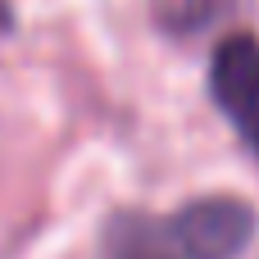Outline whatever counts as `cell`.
Masks as SVG:
<instances>
[{
  "label": "cell",
  "mask_w": 259,
  "mask_h": 259,
  "mask_svg": "<svg viewBox=\"0 0 259 259\" xmlns=\"http://www.w3.org/2000/svg\"><path fill=\"white\" fill-rule=\"evenodd\" d=\"M241 0H159L155 14H159V27L173 32V36H196L205 32L209 23L228 18Z\"/></svg>",
  "instance_id": "cell-3"
},
{
  "label": "cell",
  "mask_w": 259,
  "mask_h": 259,
  "mask_svg": "<svg viewBox=\"0 0 259 259\" xmlns=\"http://www.w3.org/2000/svg\"><path fill=\"white\" fill-rule=\"evenodd\" d=\"M209 91H214V105L246 137V146L259 155V36L255 32H232L219 41V50L209 59Z\"/></svg>",
  "instance_id": "cell-2"
},
{
  "label": "cell",
  "mask_w": 259,
  "mask_h": 259,
  "mask_svg": "<svg viewBox=\"0 0 259 259\" xmlns=\"http://www.w3.org/2000/svg\"><path fill=\"white\" fill-rule=\"evenodd\" d=\"M164 237L182 259H237L255 237V209L237 196H209L178 209Z\"/></svg>",
  "instance_id": "cell-1"
},
{
  "label": "cell",
  "mask_w": 259,
  "mask_h": 259,
  "mask_svg": "<svg viewBox=\"0 0 259 259\" xmlns=\"http://www.w3.org/2000/svg\"><path fill=\"white\" fill-rule=\"evenodd\" d=\"M9 27H14V9L0 0V32H9Z\"/></svg>",
  "instance_id": "cell-4"
}]
</instances>
